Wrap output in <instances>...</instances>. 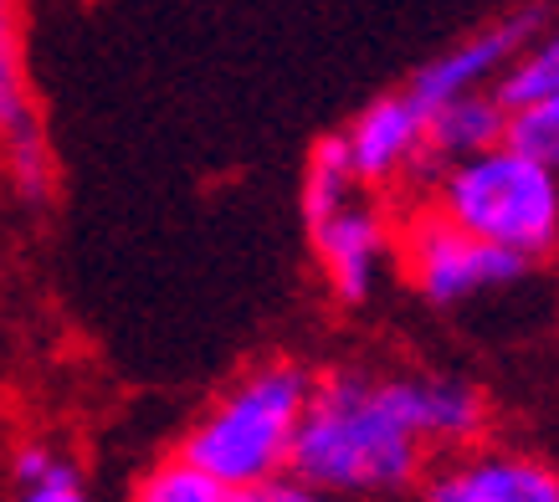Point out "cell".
Here are the masks:
<instances>
[{"label":"cell","mask_w":559,"mask_h":502,"mask_svg":"<svg viewBox=\"0 0 559 502\" xmlns=\"http://www.w3.org/2000/svg\"><path fill=\"white\" fill-rule=\"evenodd\" d=\"M129 502H262V492L226 487L221 477H211V471H201L195 462H186V456L175 452L139 477Z\"/></svg>","instance_id":"obj_12"},{"label":"cell","mask_w":559,"mask_h":502,"mask_svg":"<svg viewBox=\"0 0 559 502\" xmlns=\"http://www.w3.org/2000/svg\"><path fill=\"white\" fill-rule=\"evenodd\" d=\"M437 216L513 256H549L559 247V175L509 139L483 154L437 165Z\"/></svg>","instance_id":"obj_3"},{"label":"cell","mask_w":559,"mask_h":502,"mask_svg":"<svg viewBox=\"0 0 559 502\" xmlns=\"http://www.w3.org/2000/svg\"><path fill=\"white\" fill-rule=\"evenodd\" d=\"M426 113V165H452L467 154H483L492 144H503L509 129V108L498 103V93H462L447 98Z\"/></svg>","instance_id":"obj_10"},{"label":"cell","mask_w":559,"mask_h":502,"mask_svg":"<svg viewBox=\"0 0 559 502\" xmlns=\"http://www.w3.org/2000/svg\"><path fill=\"white\" fill-rule=\"evenodd\" d=\"M426 452L411 374L340 369L308 390L288 477L334 498H385L421 477Z\"/></svg>","instance_id":"obj_1"},{"label":"cell","mask_w":559,"mask_h":502,"mask_svg":"<svg viewBox=\"0 0 559 502\" xmlns=\"http://www.w3.org/2000/svg\"><path fill=\"white\" fill-rule=\"evenodd\" d=\"M262 502H349V498H334V492L308 487V482H298V477H277V482L262 492Z\"/></svg>","instance_id":"obj_17"},{"label":"cell","mask_w":559,"mask_h":502,"mask_svg":"<svg viewBox=\"0 0 559 502\" xmlns=\"http://www.w3.org/2000/svg\"><path fill=\"white\" fill-rule=\"evenodd\" d=\"M544 26V5H524V11H513V16L492 21L483 32L462 36L457 47H447L441 57H431L416 77H411V98L421 103V108H437L447 98H462V93H488L503 68L513 62V51L524 47L528 36Z\"/></svg>","instance_id":"obj_7"},{"label":"cell","mask_w":559,"mask_h":502,"mask_svg":"<svg viewBox=\"0 0 559 502\" xmlns=\"http://www.w3.org/2000/svg\"><path fill=\"white\" fill-rule=\"evenodd\" d=\"M11 477H16V502H93L83 467L57 446H21Z\"/></svg>","instance_id":"obj_14"},{"label":"cell","mask_w":559,"mask_h":502,"mask_svg":"<svg viewBox=\"0 0 559 502\" xmlns=\"http://www.w3.org/2000/svg\"><path fill=\"white\" fill-rule=\"evenodd\" d=\"M411 401L426 446H473L488 426L483 390L457 374H411Z\"/></svg>","instance_id":"obj_11"},{"label":"cell","mask_w":559,"mask_h":502,"mask_svg":"<svg viewBox=\"0 0 559 502\" xmlns=\"http://www.w3.org/2000/svg\"><path fill=\"white\" fill-rule=\"evenodd\" d=\"M513 150H524L528 159H539L559 175V98H539L524 108H509V129H503Z\"/></svg>","instance_id":"obj_16"},{"label":"cell","mask_w":559,"mask_h":502,"mask_svg":"<svg viewBox=\"0 0 559 502\" xmlns=\"http://www.w3.org/2000/svg\"><path fill=\"white\" fill-rule=\"evenodd\" d=\"M355 195H359V180H355V169H349L344 139L340 134L319 139L313 154H308V169H304V216H308V226L323 220L329 211H340L344 201H355Z\"/></svg>","instance_id":"obj_15"},{"label":"cell","mask_w":559,"mask_h":502,"mask_svg":"<svg viewBox=\"0 0 559 502\" xmlns=\"http://www.w3.org/2000/svg\"><path fill=\"white\" fill-rule=\"evenodd\" d=\"M401 256H406V272H411V283H416V292L431 308H462L477 292H498V287L519 283L528 272L524 256L477 241V236H467L462 226L437 216V211H426V216H416L406 226Z\"/></svg>","instance_id":"obj_4"},{"label":"cell","mask_w":559,"mask_h":502,"mask_svg":"<svg viewBox=\"0 0 559 502\" xmlns=\"http://www.w3.org/2000/svg\"><path fill=\"white\" fill-rule=\"evenodd\" d=\"M0 154L16 190L32 205L51 195V150L41 134V118L32 108V87H26V62H21V26H16V0H0Z\"/></svg>","instance_id":"obj_6"},{"label":"cell","mask_w":559,"mask_h":502,"mask_svg":"<svg viewBox=\"0 0 559 502\" xmlns=\"http://www.w3.org/2000/svg\"><path fill=\"white\" fill-rule=\"evenodd\" d=\"M313 231V251H319V267L329 277V287L344 302H365L385 277L390 256H395V231H390L385 211L365 195L344 201L340 211H329L323 220L308 226Z\"/></svg>","instance_id":"obj_8"},{"label":"cell","mask_w":559,"mask_h":502,"mask_svg":"<svg viewBox=\"0 0 559 502\" xmlns=\"http://www.w3.org/2000/svg\"><path fill=\"white\" fill-rule=\"evenodd\" d=\"M421 502H559V471L519 446H457L426 477Z\"/></svg>","instance_id":"obj_5"},{"label":"cell","mask_w":559,"mask_h":502,"mask_svg":"<svg viewBox=\"0 0 559 502\" xmlns=\"http://www.w3.org/2000/svg\"><path fill=\"white\" fill-rule=\"evenodd\" d=\"M308 390L313 374L293 359L252 364L201 410V420L180 441V456L226 487L267 492L277 477H288Z\"/></svg>","instance_id":"obj_2"},{"label":"cell","mask_w":559,"mask_h":502,"mask_svg":"<svg viewBox=\"0 0 559 502\" xmlns=\"http://www.w3.org/2000/svg\"><path fill=\"white\" fill-rule=\"evenodd\" d=\"M340 139L355 180L370 190L406 180L411 169L426 165V113L411 93H385L370 108H359Z\"/></svg>","instance_id":"obj_9"},{"label":"cell","mask_w":559,"mask_h":502,"mask_svg":"<svg viewBox=\"0 0 559 502\" xmlns=\"http://www.w3.org/2000/svg\"><path fill=\"white\" fill-rule=\"evenodd\" d=\"M498 103L503 108H524V103H539V98H559V26L549 32H534L524 47L513 51V62L503 68V77L492 83Z\"/></svg>","instance_id":"obj_13"}]
</instances>
